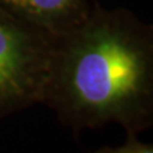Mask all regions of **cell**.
Returning <instances> with one entry per match:
<instances>
[{
	"label": "cell",
	"mask_w": 153,
	"mask_h": 153,
	"mask_svg": "<svg viewBox=\"0 0 153 153\" xmlns=\"http://www.w3.org/2000/svg\"><path fill=\"white\" fill-rule=\"evenodd\" d=\"M92 3H93V4H97V3H98V0H92Z\"/></svg>",
	"instance_id": "5"
},
{
	"label": "cell",
	"mask_w": 153,
	"mask_h": 153,
	"mask_svg": "<svg viewBox=\"0 0 153 153\" xmlns=\"http://www.w3.org/2000/svg\"><path fill=\"white\" fill-rule=\"evenodd\" d=\"M92 8L89 0H0V13L52 37L80 25Z\"/></svg>",
	"instance_id": "3"
},
{
	"label": "cell",
	"mask_w": 153,
	"mask_h": 153,
	"mask_svg": "<svg viewBox=\"0 0 153 153\" xmlns=\"http://www.w3.org/2000/svg\"><path fill=\"white\" fill-rule=\"evenodd\" d=\"M54 37L0 13V119L41 103Z\"/></svg>",
	"instance_id": "2"
},
{
	"label": "cell",
	"mask_w": 153,
	"mask_h": 153,
	"mask_svg": "<svg viewBox=\"0 0 153 153\" xmlns=\"http://www.w3.org/2000/svg\"><path fill=\"white\" fill-rule=\"evenodd\" d=\"M92 153H153V144L138 140L137 135H128L120 147H102Z\"/></svg>",
	"instance_id": "4"
},
{
	"label": "cell",
	"mask_w": 153,
	"mask_h": 153,
	"mask_svg": "<svg viewBox=\"0 0 153 153\" xmlns=\"http://www.w3.org/2000/svg\"><path fill=\"white\" fill-rule=\"evenodd\" d=\"M41 103L74 133L110 123L138 135L153 123V27L128 9L93 4L54 37Z\"/></svg>",
	"instance_id": "1"
}]
</instances>
